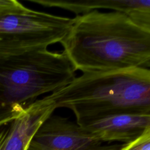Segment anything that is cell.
<instances>
[{"mask_svg": "<svg viewBox=\"0 0 150 150\" xmlns=\"http://www.w3.org/2000/svg\"><path fill=\"white\" fill-rule=\"evenodd\" d=\"M54 94L58 108L70 110L80 126L117 114L150 113V69L83 73Z\"/></svg>", "mask_w": 150, "mask_h": 150, "instance_id": "obj_2", "label": "cell"}, {"mask_svg": "<svg viewBox=\"0 0 150 150\" xmlns=\"http://www.w3.org/2000/svg\"><path fill=\"white\" fill-rule=\"evenodd\" d=\"M73 18L60 43L76 71L150 69V33L126 13L93 10Z\"/></svg>", "mask_w": 150, "mask_h": 150, "instance_id": "obj_1", "label": "cell"}, {"mask_svg": "<svg viewBox=\"0 0 150 150\" xmlns=\"http://www.w3.org/2000/svg\"><path fill=\"white\" fill-rule=\"evenodd\" d=\"M75 71L63 51L45 49L0 57V114L17 117L40 96L69 84Z\"/></svg>", "mask_w": 150, "mask_h": 150, "instance_id": "obj_3", "label": "cell"}, {"mask_svg": "<svg viewBox=\"0 0 150 150\" xmlns=\"http://www.w3.org/2000/svg\"><path fill=\"white\" fill-rule=\"evenodd\" d=\"M58 108L53 93L28 105L11 122L2 150H26L35 133Z\"/></svg>", "mask_w": 150, "mask_h": 150, "instance_id": "obj_6", "label": "cell"}, {"mask_svg": "<svg viewBox=\"0 0 150 150\" xmlns=\"http://www.w3.org/2000/svg\"><path fill=\"white\" fill-rule=\"evenodd\" d=\"M122 145L123 144H108V145L103 144L99 146L91 148L85 149V150H120ZM26 150H58V149H53L45 148L43 146L36 145L30 142Z\"/></svg>", "mask_w": 150, "mask_h": 150, "instance_id": "obj_11", "label": "cell"}, {"mask_svg": "<svg viewBox=\"0 0 150 150\" xmlns=\"http://www.w3.org/2000/svg\"><path fill=\"white\" fill-rule=\"evenodd\" d=\"M82 127L103 142L129 143L150 127V113H129L102 118Z\"/></svg>", "mask_w": 150, "mask_h": 150, "instance_id": "obj_7", "label": "cell"}, {"mask_svg": "<svg viewBox=\"0 0 150 150\" xmlns=\"http://www.w3.org/2000/svg\"><path fill=\"white\" fill-rule=\"evenodd\" d=\"M9 128H4L0 132V150H2L8 136Z\"/></svg>", "mask_w": 150, "mask_h": 150, "instance_id": "obj_12", "label": "cell"}, {"mask_svg": "<svg viewBox=\"0 0 150 150\" xmlns=\"http://www.w3.org/2000/svg\"><path fill=\"white\" fill-rule=\"evenodd\" d=\"M30 142L58 150H85L103 145L98 138L76 122L53 114L41 125Z\"/></svg>", "mask_w": 150, "mask_h": 150, "instance_id": "obj_5", "label": "cell"}, {"mask_svg": "<svg viewBox=\"0 0 150 150\" xmlns=\"http://www.w3.org/2000/svg\"><path fill=\"white\" fill-rule=\"evenodd\" d=\"M9 121L7 119H1L0 120V127L2 126V125H5L8 123H9Z\"/></svg>", "mask_w": 150, "mask_h": 150, "instance_id": "obj_13", "label": "cell"}, {"mask_svg": "<svg viewBox=\"0 0 150 150\" xmlns=\"http://www.w3.org/2000/svg\"><path fill=\"white\" fill-rule=\"evenodd\" d=\"M31 10L16 0H0V17L8 15L26 13Z\"/></svg>", "mask_w": 150, "mask_h": 150, "instance_id": "obj_8", "label": "cell"}, {"mask_svg": "<svg viewBox=\"0 0 150 150\" xmlns=\"http://www.w3.org/2000/svg\"><path fill=\"white\" fill-rule=\"evenodd\" d=\"M126 13L137 25L150 33V11L136 10Z\"/></svg>", "mask_w": 150, "mask_h": 150, "instance_id": "obj_10", "label": "cell"}, {"mask_svg": "<svg viewBox=\"0 0 150 150\" xmlns=\"http://www.w3.org/2000/svg\"><path fill=\"white\" fill-rule=\"evenodd\" d=\"M73 22L74 18L33 9L0 17V57L45 49L60 43Z\"/></svg>", "mask_w": 150, "mask_h": 150, "instance_id": "obj_4", "label": "cell"}, {"mask_svg": "<svg viewBox=\"0 0 150 150\" xmlns=\"http://www.w3.org/2000/svg\"><path fill=\"white\" fill-rule=\"evenodd\" d=\"M7 118V117H4V116H2V115H1V114H0V119H2V118Z\"/></svg>", "mask_w": 150, "mask_h": 150, "instance_id": "obj_14", "label": "cell"}, {"mask_svg": "<svg viewBox=\"0 0 150 150\" xmlns=\"http://www.w3.org/2000/svg\"><path fill=\"white\" fill-rule=\"evenodd\" d=\"M120 150H150V127L134 140L123 144Z\"/></svg>", "mask_w": 150, "mask_h": 150, "instance_id": "obj_9", "label": "cell"}]
</instances>
